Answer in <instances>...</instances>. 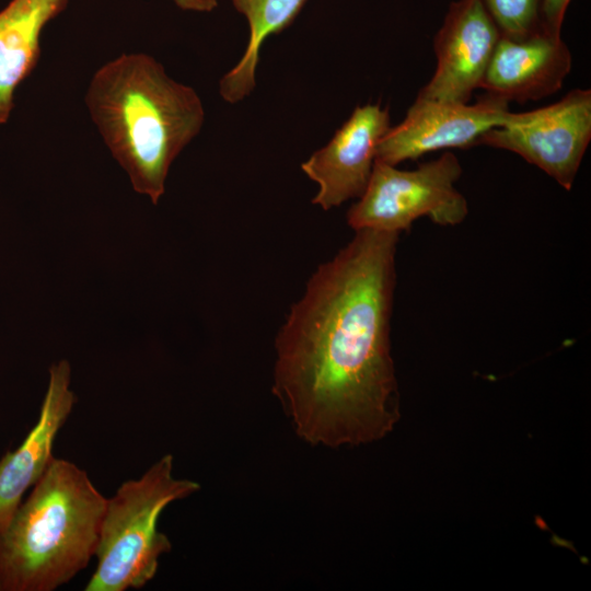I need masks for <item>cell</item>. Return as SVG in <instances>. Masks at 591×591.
I'll use <instances>...</instances> for the list:
<instances>
[{"instance_id":"1","label":"cell","mask_w":591,"mask_h":591,"mask_svg":"<svg viewBox=\"0 0 591 591\" xmlns=\"http://www.w3.org/2000/svg\"><path fill=\"white\" fill-rule=\"evenodd\" d=\"M398 235L356 231L278 331L273 393L311 445L371 443L398 421L390 340Z\"/></svg>"},{"instance_id":"2","label":"cell","mask_w":591,"mask_h":591,"mask_svg":"<svg viewBox=\"0 0 591 591\" xmlns=\"http://www.w3.org/2000/svg\"><path fill=\"white\" fill-rule=\"evenodd\" d=\"M84 100L135 192L157 205L173 161L202 128L198 93L172 79L152 56L131 53L101 66Z\"/></svg>"},{"instance_id":"3","label":"cell","mask_w":591,"mask_h":591,"mask_svg":"<svg viewBox=\"0 0 591 591\" xmlns=\"http://www.w3.org/2000/svg\"><path fill=\"white\" fill-rule=\"evenodd\" d=\"M106 498L86 472L54 457L0 532V591H53L95 556Z\"/></svg>"},{"instance_id":"4","label":"cell","mask_w":591,"mask_h":591,"mask_svg":"<svg viewBox=\"0 0 591 591\" xmlns=\"http://www.w3.org/2000/svg\"><path fill=\"white\" fill-rule=\"evenodd\" d=\"M173 465V455L166 454L106 498L97 564L85 591L140 589L154 578L160 556L172 548L169 537L158 530L160 514L170 503L200 489L197 482L174 477Z\"/></svg>"},{"instance_id":"5","label":"cell","mask_w":591,"mask_h":591,"mask_svg":"<svg viewBox=\"0 0 591 591\" xmlns=\"http://www.w3.org/2000/svg\"><path fill=\"white\" fill-rule=\"evenodd\" d=\"M461 175V163L452 152L415 170L375 160L363 194L347 212V222L355 231L395 233L408 230L421 217L442 227L457 225L468 213L467 201L455 187Z\"/></svg>"},{"instance_id":"6","label":"cell","mask_w":591,"mask_h":591,"mask_svg":"<svg viewBox=\"0 0 591 591\" xmlns=\"http://www.w3.org/2000/svg\"><path fill=\"white\" fill-rule=\"evenodd\" d=\"M590 140L591 90L573 89L547 106L510 112L477 144L513 152L570 190Z\"/></svg>"},{"instance_id":"7","label":"cell","mask_w":591,"mask_h":591,"mask_svg":"<svg viewBox=\"0 0 591 591\" xmlns=\"http://www.w3.org/2000/svg\"><path fill=\"white\" fill-rule=\"evenodd\" d=\"M508 103L485 94L475 104L417 99L376 147L375 160L397 165L441 149H465L506 124Z\"/></svg>"},{"instance_id":"8","label":"cell","mask_w":591,"mask_h":591,"mask_svg":"<svg viewBox=\"0 0 591 591\" xmlns=\"http://www.w3.org/2000/svg\"><path fill=\"white\" fill-rule=\"evenodd\" d=\"M499 37L482 0L451 2L433 39L436 70L417 99L468 103L479 89Z\"/></svg>"},{"instance_id":"9","label":"cell","mask_w":591,"mask_h":591,"mask_svg":"<svg viewBox=\"0 0 591 591\" xmlns=\"http://www.w3.org/2000/svg\"><path fill=\"white\" fill-rule=\"evenodd\" d=\"M390 112L380 104L357 106L329 142L301 164L318 185L312 202L324 210L359 198L372 173L376 147L391 128Z\"/></svg>"},{"instance_id":"10","label":"cell","mask_w":591,"mask_h":591,"mask_svg":"<svg viewBox=\"0 0 591 591\" xmlns=\"http://www.w3.org/2000/svg\"><path fill=\"white\" fill-rule=\"evenodd\" d=\"M571 66L561 36L544 28L523 39L500 36L479 89L507 103L537 101L561 89Z\"/></svg>"},{"instance_id":"11","label":"cell","mask_w":591,"mask_h":591,"mask_svg":"<svg viewBox=\"0 0 591 591\" xmlns=\"http://www.w3.org/2000/svg\"><path fill=\"white\" fill-rule=\"evenodd\" d=\"M70 381L68 360L62 359L49 368L48 386L35 426L14 451L0 459V532L13 518L24 494L55 457V439L76 404Z\"/></svg>"},{"instance_id":"12","label":"cell","mask_w":591,"mask_h":591,"mask_svg":"<svg viewBox=\"0 0 591 591\" xmlns=\"http://www.w3.org/2000/svg\"><path fill=\"white\" fill-rule=\"evenodd\" d=\"M69 0H11L0 11V126L13 109L18 86L40 58V37Z\"/></svg>"},{"instance_id":"13","label":"cell","mask_w":591,"mask_h":591,"mask_svg":"<svg viewBox=\"0 0 591 591\" xmlns=\"http://www.w3.org/2000/svg\"><path fill=\"white\" fill-rule=\"evenodd\" d=\"M306 1L232 0L235 10L247 21L250 36L243 56L219 82V93L225 102L235 104L253 92L263 43L267 37L287 28Z\"/></svg>"},{"instance_id":"14","label":"cell","mask_w":591,"mask_h":591,"mask_svg":"<svg viewBox=\"0 0 591 591\" xmlns=\"http://www.w3.org/2000/svg\"><path fill=\"white\" fill-rule=\"evenodd\" d=\"M500 36L523 39L541 31V0H482Z\"/></svg>"},{"instance_id":"15","label":"cell","mask_w":591,"mask_h":591,"mask_svg":"<svg viewBox=\"0 0 591 591\" xmlns=\"http://www.w3.org/2000/svg\"><path fill=\"white\" fill-rule=\"evenodd\" d=\"M571 0H541L542 27L547 33L561 36V27Z\"/></svg>"},{"instance_id":"16","label":"cell","mask_w":591,"mask_h":591,"mask_svg":"<svg viewBox=\"0 0 591 591\" xmlns=\"http://www.w3.org/2000/svg\"><path fill=\"white\" fill-rule=\"evenodd\" d=\"M179 9L194 12H211L218 7L219 0H171Z\"/></svg>"}]
</instances>
